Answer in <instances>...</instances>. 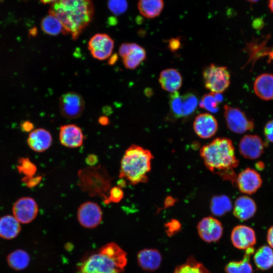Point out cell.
<instances>
[{
    "label": "cell",
    "instance_id": "f1b7e54d",
    "mask_svg": "<svg viewBox=\"0 0 273 273\" xmlns=\"http://www.w3.org/2000/svg\"><path fill=\"white\" fill-rule=\"evenodd\" d=\"M232 208L230 199L226 196L213 197L210 202V210L215 216H221L229 212Z\"/></svg>",
    "mask_w": 273,
    "mask_h": 273
},
{
    "label": "cell",
    "instance_id": "f907efd6",
    "mask_svg": "<svg viewBox=\"0 0 273 273\" xmlns=\"http://www.w3.org/2000/svg\"><path fill=\"white\" fill-rule=\"evenodd\" d=\"M39 1L43 4H49V3L53 4V3L56 2L58 0H39Z\"/></svg>",
    "mask_w": 273,
    "mask_h": 273
},
{
    "label": "cell",
    "instance_id": "484cf974",
    "mask_svg": "<svg viewBox=\"0 0 273 273\" xmlns=\"http://www.w3.org/2000/svg\"><path fill=\"white\" fill-rule=\"evenodd\" d=\"M253 247L246 250L243 259L240 261H233L227 264L225 273H252L253 268L250 263V256L254 253Z\"/></svg>",
    "mask_w": 273,
    "mask_h": 273
},
{
    "label": "cell",
    "instance_id": "ba28073f",
    "mask_svg": "<svg viewBox=\"0 0 273 273\" xmlns=\"http://www.w3.org/2000/svg\"><path fill=\"white\" fill-rule=\"evenodd\" d=\"M60 113L65 118L73 119L80 117L84 109V101L79 94L69 92L66 93L59 99Z\"/></svg>",
    "mask_w": 273,
    "mask_h": 273
},
{
    "label": "cell",
    "instance_id": "2e32d148",
    "mask_svg": "<svg viewBox=\"0 0 273 273\" xmlns=\"http://www.w3.org/2000/svg\"><path fill=\"white\" fill-rule=\"evenodd\" d=\"M231 239L236 248L242 250L253 247L256 242L255 231L245 225L236 226L232 231Z\"/></svg>",
    "mask_w": 273,
    "mask_h": 273
},
{
    "label": "cell",
    "instance_id": "6da1fadb",
    "mask_svg": "<svg viewBox=\"0 0 273 273\" xmlns=\"http://www.w3.org/2000/svg\"><path fill=\"white\" fill-rule=\"evenodd\" d=\"M49 13L59 20L63 34L75 40L92 22L94 7L92 0H58L52 4Z\"/></svg>",
    "mask_w": 273,
    "mask_h": 273
},
{
    "label": "cell",
    "instance_id": "d4e9b609",
    "mask_svg": "<svg viewBox=\"0 0 273 273\" xmlns=\"http://www.w3.org/2000/svg\"><path fill=\"white\" fill-rule=\"evenodd\" d=\"M164 6L163 0H139L138 3L140 14L148 19L158 16L162 12Z\"/></svg>",
    "mask_w": 273,
    "mask_h": 273
},
{
    "label": "cell",
    "instance_id": "e575fe53",
    "mask_svg": "<svg viewBox=\"0 0 273 273\" xmlns=\"http://www.w3.org/2000/svg\"><path fill=\"white\" fill-rule=\"evenodd\" d=\"M169 105L171 116L174 119L181 118V95L177 91L170 94Z\"/></svg>",
    "mask_w": 273,
    "mask_h": 273
},
{
    "label": "cell",
    "instance_id": "277c9868",
    "mask_svg": "<svg viewBox=\"0 0 273 273\" xmlns=\"http://www.w3.org/2000/svg\"><path fill=\"white\" fill-rule=\"evenodd\" d=\"M153 158L149 150L131 145L125 150L121 160L119 177L132 185L147 183Z\"/></svg>",
    "mask_w": 273,
    "mask_h": 273
},
{
    "label": "cell",
    "instance_id": "60d3db41",
    "mask_svg": "<svg viewBox=\"0 0 273 273\" xmlns=\"http://www.w3.org/2000/svg\"><path fill=\"white\" fill-rule=\"evenodd\" d=\"M20 127L23 131L28 132L33 130L34 125L30 121L26 120L21 123Z\"/></svg>",
    "mask_w": 273,
    "mask_h": 273
},
{
    "label": "cell",
    "instance_id": "8d00e7d4",
    "mask_svg": "<svg viewBox=\"0 0 273 273\" xmlns=\"http://www.w3.org/2000/svg\"><path fill=\"white\" fill-rule=\"evenodd\" d=\"M124 193L122 189L118 186L111 188L108 193L107 197L104 200L106 204L111 203H118L123 198Z\"/></svg>",
    "mask_w": 273,
    "mask_h": 273
},
{
    "label": "cell",
    "instance_id": "f6af8a7d",
    "mask_svg": "<svg viewBox=\"0 0 273 273\" xmlns=\"http://www.w3.org/2000/svg\"><path fill=\"white\" fill-rule=\"evenodd\" d=\"M99 122L102 125H106L109 122V119L105 116L100 117L99 119Z\"/></svg>",
    "mask_w": 273,
    "mask_h": 273
},
{
    "label": "cell",
    "instance_id": "83f0119b",
    "mask_svg": "<svg viewBox=\"0 0 273 273\" xmlns=\"http://www.w3.org/2000/svg\"><path fill=\"white\" fill-rule=\"evenodd\" d=\"M7 259L9 266L16 270L25 269L30 260L27 252L22 249H17L10 253Z\"/></svg>",
    "mask_w": 273,
    "mask_h": 273
},
{
    "label": "cell",
    "instance_id": "ee69618b",
    "mask_svg": "<svg viewBox=\"0 0 273 273\" xmlns=\"http://www.w3.org/2000/svg\"><path fill=\"white\" fill-rule=\"evenodd\" d=\"M169 47L172 51L177 50L180 47V41L177 38H173L170 40Z\"/></svg>",
    "mask_w": 273,
    "mask_h": 273
},
{
    "label": "cell",
    "instance_id": "681fc988",
    "mask_svg": "<svg viewBox=\"0 0 273 273\" xmlns=\"http://www.w3.org/2000/svg\"><path fill=\"white\" fill-rule=\"evenodd\" d=\"M117 57L116 55H115L112 57V58L110 59V61H109V63L110 64H113L117 60Z\"/></svg>",
    "mask_w": 273,
    "mask_h": 273
},
{
    "label": "cell",
    "instance_id": "7c38bea8",
    "mask_svg": "<svg viewBox=\"0 0 273 273\" xmlns=\"http://www.w3.org/2000/svg\"><path fill=\"white\" fill-rule=\"evenodd\" d=\"M119 54L124 66L128 69L136 68L146 58L144 48L134 42L122 43L119 49Z\"/></svg>",
    "mask_w": 273,
    "mask_h": 273
},
{
    "label": "cell",
    "instance_id": "bcb514c9",
    "mask_svg": "<svg viewBox=\"0 0 273 273\" xmlns=\"http://www.w3.org/2000/svg\"><path fill=\"white\" fill-rule=\"evenodd\" d=\"M174 199L171 197H168L166 198L165 204L166 206H170L174 203Z\"/></svg>",
    "mask_w": 273,
    "mask_h": 273
},
{
    "label": "cell",
    "instance_id": "8992f818",
    "mask_svg": "<svg viewBox=\"0 0 273 273\" xmlns=\"http://www.w3.org/2000/svg\"><path fill=\"white\" fill-rule=\"evenodd\" d=\"M205 87L212 93L221 94L229 86L231 75L225 66L211 64L203 70Z\"/></svg>",
    "mask_w": 273,
    "mask_h": 273
},
{
    "label": "cell",
    "instance_id": "f546056e",
    "mask_svg": "<svg viewBox=\"0 0 273 273\" xmlns=\"http://www.w3.org/2000/svg\"><path fill=\"white\" fill-rule=\"evenodd\" d=\"M41 28L48 35L56 36L61 33L63 34V28L59 20L54 15L49 14L41 21Z\"/></svg>",
    "mask_w": 273,
    "mask_h": 273
},
{
    "label": "cell",
    "instance_id": "1f68e13d",
    "mask_svg": "<svg viewBox=\"0 0 273 273\" xmlns=\"http://www.w3.org/2000/svg\"><path fill=\"white\" fill-rule=\"evenodd\" d=\"M173 273H211L203 264L194 257H189L186 262L177 266Z\"/></svg>",
    "mask_w": 273,
    "mask_h": 273
},
{
    "label": "cell",
    "instance_id": "e0dca14e",
    "mask_svg": "<svg viewBox=\"0 0 273 273\" xmlns=\"http://www.w3.org/2000/svg\"><path fill=\"white\" fill-rule=\"evenodd\" d=\"M193 128L196 134L202 139H209L215 134L218 123L215 118L207 113L197 116L193 123Z\"/></svg>",
    "mask_w": 273,
    "mask_h": 273
},
{
    "label": "cell",
    "instance_id": "c3c4849f",
    "mask_svg": "<svg viewBox=\"0 0 273 273\" xmlns=\"http://www.w3.org/2000/svg\"><path fill=\"white\" fill-rule=\"evenodd\" d=\"M37 30L35 27L32 28L29 31V34L32 36H35L37 34Z\"/></svg>",
    "mask_w": 273,
    "mask_h": 273
},
{
    "label": "cell",
    "instance_id": "9a60e30c",
    "mask_svg": "<svg viewBox=\"0 0 273 273\" xmlns=\"http://www.w3.org/2000/svg\"><path fill=\"white\" fill-rule=\"evenodd\" d=\"M197 230L200 238L208 243L218 241L223 233L221 223L211 216L203 218L198 224Z\"/></svg>",
    "mask_w": 273,
    "mask_h": 273
},
{
    "label": "cell",
    "instance_id": "30bf717a",
    "mask_svg": "<svg viewBox=\"0 0 273 273\" xmlns=\"http://www.w3.org/2000/svg\"><path fill=\"white\" fill-rule=\"evenodd\" d=\"M12 211L13 216L20 223L27 224L36 218L38 212V207L33 198L23 197L15 202Z\"/></svg>",
    "mask_w": 273,
    "mask_h": 273
},
{
    "label": "cell",
    "instance_id": "b9f144b4",
    "mask_svg": "<svg viewBox=\"0 0 273 273\" xmlns=\"http://www.w3.org/2000/svg\"><path fill=\"white\" fill-rule=\"evenodd\" d=\"M266 238L269 247L273 249V225L268 230Z\"/></svg>",
    "mask_w": 273,
    "mask_h": 273
},
{
    "label": "cell",
    "instance_id": "74e56055",
    "mask_svg": "<svg viewBox=\"0 0 273 273\" xmlns=\"http://www.w3.org/2000/svg\"><path fill=\"white\" fill-rule=\"evenodd\" d=\"M166 232L169 236L177 233L181 228V224L176 219H172L165 224Z\"/></svg>",
    "mask_w": 273,
    "mask_h": 273
},
{
    "label": "cell",
    "instance_id": "816d5d0a",
    "mask_svg": "<svg viewBox=\"0 0 273 273\" xmlns=\"http://www.w3.org/2000/svg\"><path fill=\"white\" fill-rule=\"evenodd\" d=\"M268 59L270 61H273V49L269 50L268 55Z\"/></svg>",
    "mask_w": 273,
    "mask_h": 273
},
{
    "label": "cell",
    "instance_id": "7402d4cb",
    "mask_svg": "<svg viewBox=\"0 0 273 273\" xmlns=\"http://www.w3.org/2000/svg\"><path fill=\"white\" fill-rule=\"evenodd\" d=\"M159 82L163 89L171 93L177 92L181 87L183 78L176 69L167 68L160 72Z\"/></svg>",
    "mask_w": 273,
    "mask_h": 273
},
{
    "label": "cell",
    "instance_id": "d6a6232c",
    "mask_svg": "<svg viewBox=\"0 0 273 273\" xmlns=\"http://www.w3.org/2000/svg\"><path fill=\"white\" fill-rule=\"evenodd\" d=\"M198 104L196 96L192 93L181 95V118L192 115L196 109Z\"/></svg>",
    "mask_w": 273,
    "mask_h": 273
},
{
    "label": "cell",
    "instance_id": "f5cc1de1",
    "mask_svg": "<svg viewBox=\"0 0 273 273\" xmlns=\"http://www.w3.org/2000/svg\"><path fill=\"white\" fill-rule=\"evenodd\" d=\"M268 7L271 11L273 12V0H269Z\"/></svg>",
    "mask_w": 273,
    "mask_h": 273
},
{
    "label": "cell",
    "instance_id": "f35d334b",
    "mask_svg": "<svg viewBox=\"0 0 273 273\" xmlns=\"http://www.w3.org/2000/svg\"><path fill=\"white\" fill-rule=\"evenodd\" d=\"M42 179L41 175H34L30 177H25L21 180L23 184L28 188H32L38 185Z\"/></svg>",
    "mask_w": 273,
    "mask_h": 273
},
{
    "label": "cell",
    "instance_id": "8fae6325",
    "mask_svg": "<svg viewBox=\"0 0 273 273\" xmlns=\"http://www.w3.org/2000/svg\"><path fill=\"white\" fill-rule=\"evenodd\" d=\"M114 42L105 33H97L93 35L88 42V49L92 56L99 60L109 58L113 52Z\"/></svg>",
    "mask_w": 273,
    "mask_h": 273
},
{
    "label": "cell",
    "instance_id": "5b68a950",
    "mask_svg": "<svg viewBox=\"0 0 273 273\" xmlns=\"http://www.w3.org/2000/svg\"><path fill=\"white\" fill-rule=\"evenodd\" d=\"M78 185L90 196L107 197L111 189V179L108 172L101 165L89 166L78 172Z\"/></svg>",
    "mask_w": 273,
    "mask_h": 273
},
{
    "label": "cell",
    "instance_id": "4dcf8cb0",
    "mask_svg": "<svg viewBox=\"0 0 273 273\" xmlns=\"http://www.w3.org/2000/svg\"><path fill=\"white\" fill-rule=\"evenodd\" d=\"M223 100L222 96L219 93H210L205 94L199 102V106L211 113L218 112L219 104Z\"/></svg>",
    "mask_w": 273,
    "mask_h": 273
},
{
    "label": "cell",
    "instance_id": "44dd1931",
    "mask_svg": "<svg viewBox=\"0 0 273 273\" xmlns=\"http://www.w3.org/2000/svg\"><path fill=\"white\" fill-rule=\"evenodd\" d=\"M138 263L144 270L152 271L158 269L162 261L160 252L155 249H144L137 256Z\"/></svg>",
    "mask_w": 273,
    "mask_h": 273
},
{
    "label": "cell",
    "instance_id": "7dc6e473",
    "mask_svg": "<svg viewBox=\"0 0 273 273\" xmlns=\"http://www.w3.org/2000/svg\"><path fill=\"white\" fill-rule=\"evenodd\" d=\"M126 184L125 180L123 179L120 178V179L118 182V185L119 187L122 188L125 187Z\"/></svg>",
    "mask_w": 273,
    "mask_h": 273
},
{
    "label": "cell",
    "instance_id": "7a4b0ae2",
    "mask_svg": "<svg viewBox=\"0 0 273 273\" xmlns=\"http://www.w3.org/2000/svg\"><path fill=\"white\" fill-rule=\"evenodd\" d=\"M200 155L206 167L223 180L236 184L237 175L234 169L239 163L232 140L217 138L200 150Z\"/></svg>",
    "mask_w": 273,
    "mask_h": 273
},
{
    "label": "cell",
    "instance_id": "d590c367",
    "mask_svg": "<svg viewBox=\"0 0 273 273\" xmlns=\"http://www.w3.org/2000/svg\"><path fill=\"white\" fill-rule=\"evenodd\" d=\"M107 6L110 11L117 16L124 13L128 8L126 0H108Z\"/></svg>",
    "mask_w": 273,
    "mask_h": 273
},
{
    "label": "cell",
    "instance_id": "5bb4252c",
    "mask_svg": "<svg viewBox=\"0 0 273 273\" xmlns=\"http://www.w3.org/2000/svg\"><path fill=\"white\" fill-rule=\"evenodd\" d=\"M262 179L260 174L255 169L248 167L242 170L236 179V184L243 193L251 195L261 187Z\"/></svg>",
    "mask_w": 273,
    "mask_h": 273
},
{
    "label": "cell",
    "instance_id": "4fadbf2b",
    "mask_svg": "<svg viewBox=\"0 0 273 273\" xmlns=\"http://www.w3.org/2000/svg\"><path fill=\"white\" fill-rule=\"evenodd\" d=\"M265 145L262 139L256 134H247L239 142V150L244 158L255 160L262 155Z\"/></svg>",
    "mask_w": 273,
    "mask_h": 273
},
{
    "label": "cell",
    "instance_id": "db71d44e",
    "mask_svg": "<svg viewBox=\"0 0 273 273\" xmlns=\"http://www.w3.org/2000/svg\"><path fill=\"white\" fill-rule=\"evenodd\" d=\"M246 1L250 3H256L258 2L259 0H246Z\"/></svg>",
    "mask_w": 273,
    "mask_h": 273
},
{
    "label": "cell",
    "instance_id": "7bdbcfd3",
    "mask_svg": "<svg viewBox=\"0 0 273 273\" xmlns=\"http://www.w3.org/2000/svg\"><path fill=\"white\" fill-rule=\"evenodd\" d=\"M85 162L90 166H94L98 162L97 156L95 155H89L86 157Z\"/></svg>",
    "mask_w": 273,
    "mask_h": 273
},
{
    "label": "cell",
    "instance_id": "ab89813d",
    "mask_svg": "<svg viewBox=\"0 0 273 273\" xmlns=\"http://www.w3.org/2000/svg\"><path fill=\"white\" fill-rule=\"evenodd\" d=\"M263 133L266 140L273 143V119L268 121L264 125Z\"/></svg>",
    "mask_w": 273,
    "mask_h": 273
},
{
    "label": "cell",
    "instance_id": "603a6c76",
    "mask_svg": "<svg viewBox=\"0 0 273 273\" xmlns=\"http://www.w3.org/2000/svg\"><path fill=\"white\" fill-rule=\"evenodd\" d=\"M253 89L255 95L263 100L273 99V74L263 73L258 76L254 81Z\"/></svg>",
    "mask_w": 273,
    "mask_h": 273
},
{
    "label": "cell",
    "instance_id": "ac0fdd59",
    "mask_svg": "<svg viewBox=\"0 0 273 273\" xmlns=\"http://www.w3.org/2000/svg\"><path fill=\"white\" fill-rule=\"evenodd\" d=\"M59 137L60 143L64 147L70 148L81 146L84 139L81 129L73 124L62 125Z\"/></svg>",
    "mask_w": 273,
    "mask_h": 273
},
{
    "label": "cell",
    "instance_id": "836d02e7",
    "mask_svg": "<svg viewBox=\"0 0 273 273\" xmlns=\"http://www.w3.org/2000/svg\"><path fill=\"white\" fill-rule=\"evenodd\" d=\"M17 168L18 172L25 177L34 176L37 171L35 164L27 157H21L18 159Z\"/></svg>",
    "mask_w": 273,
    "mask_h": 273
},
{
    "label": "cell",
    "instance_id": "4316f807",
    "mask_svg": "<svg viewBox=\"0 0 273 273\" xmlns=\"http://www.w3.org/2000/svg\"><path fill=\"white\" fill-rule=\"evenodd\" d=\"M256 267L261 270L268 269L273 266V250L266 245L259 248L253 257Z\"/></svg>",
    "mask_w": 273,
    "mask_h": 273
},
{
    "label": "cell",
    "instance_id": "d6986e66",
    "mask_svg": "<svg viewBox=\"0 0 273 273\" xmlns=\"http://www.w3.org/2000/svg\"><path fill=\"white\" fill-rule=\"evenodd\" d=\"M53 138L51 133L43 128L33 129L30 132L27 139L29 147L33 151L38 153L48 150L52 144Z\"/></svg>",
    "mask_w": 273,
    "mask_h": 273
},
{
    "label": "cell",
    "instance_id": "9c48e42d",
    "mask_svg": "<svg viewBox=\"0 0 273 273\" xmlns=\"http://www.w3.org/2000/svg\"><path fill=\"white\" fill-rule=\"evenodd\" d=\"M77 219L83 227L93 229L98 226L103 218L102 210L100 206L92 201L82 203L78 208Z\"/></svg>",
    "mask_w": 273,
    "mask_h": 273
},
{
    "label": "cell",
    "instance_id": "ffe728a7",
    "mask_svg": "<svg viewBox=\"0 0 273 273\" xmlns=\"http://www.w3.org/2000/svg\"><path fill=\"white\" fill-rule=\"evenodd\" d=\"M257 205L254 200L248 196L238 197L234 204L233 214L241 220H247L255 215Z\"/></svg>",
    "mask_w": 273,
    "mask_h": 273
},
{
    "label": "cell",
    "instance_id": "3957f363",
    "mask_svg": "<svg viewBox=\"0 0 273 273\" xmlns=\"http://www.w3.org/2000/svg\"><path fill=\"white\" fill-rule=\"evenodd\" d=\"M126 263L125 252L111 242L81 262L77 273H122Z\"/></svg>",
    "mask_w": 273,
    "mask_h": 273
},
{
    "label": "cell",
    "instance_id": "52a82bcc",
    "mask_svg": "<svg viewBox=\"0 0 273 273\" xmlns=\"http://www.w3.org/2000/svg\"><path fill=\"white\" fill-rule=\"evenodd\" d=\"M223 109L226 126L232 132L242 134L254 128L253 121L239 108L225 105Z\"/></svg>",
    "mask_w": 273,
    "mask_h": 273
},
{
    "label": "cell",
    "instance_id": "cb8c5ba5",
    "mask_svg": "<svg viewBox=\"0 0 273 273\" xmlns=\"http://www.w3.org/2000/svg\"><path fill=\"white\" fill-rule=\"evenodd\" d=\"M20 222L13 215H6L0 218V237L6 240L16 238L20 233Z\"/></svg>",
    "mask_w": 273,
    "mask_h": 273
}]
</instances>
